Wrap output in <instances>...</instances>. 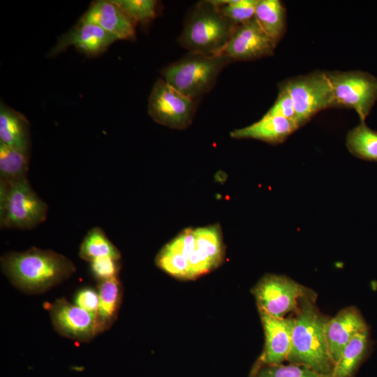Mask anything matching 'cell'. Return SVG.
Here are the masks:
<instances>
[{
	"instance_id": "obj_11",
	"label": "cell",
	"mask_w": 377,
	"mask_h": 377,
	"mask_svg": "<svg viewBox=\"0 0 377 377\" xmlns=\"http://www.w3.org/2000/svg\"><path fill=\"white\" fill-rule=\"evenodd\" d=\"M276 45L253 17L237 26L221 54L231 60L250 61L273 54Z\"/></svg>"
},
{
	"instance_id": "obj_21",
	"label": "cell",
	"mask_w": 377,
	"mask_h": 377,
	"mask_svg": "<svg viewBox=\"0 0 377 377\" xmlns=\"http://www.w3.org/2000/svg\"><path fill=\"white\" fill-rule=\"evenodd\" d=\"M346 145L355 156L377 162V131L367 126L365 122H360L348 131Z\"/></svg>"
},
{
	"instance_id": "obj_32",
	"label": "cell",
	"mask_w": 377,
	"mask_h": 377,
	"mask_svg": "<svg viewBox=\"0 0 377 377\" xmlns=\"http://www.w3.org/2000/svg\"><path fill=\"white\" fill-rule=\"evenodd\" d=\"M74 304L96 316L99 305L98 291L88 287L80 289L75 295Z\"/></svg>"
},
{
	"instance_id": "obj_8",
	"label": "cell",
	"mask_w": 377,
	"mask_h": 377,
	"mask_svg": "<svg viewBox=\"0 0 377 377\" xmlns=\"http://www.w3.org/2000/svg\"><path fill=\"white\" fill-rule=\"evenodd\" d=\"M311 289L283 275L267 274L252 289L259 312L276 318L295 313Z\"/></svg>"
},
{
	"instance_id": "obj_12",
	"label": "cell",
	"mask_w": 377,
	"mask_h": 377,
	"mask_svg": "<svg viewBox=\"0 0 377 377\" xmlns=\"http://www.w3.org/2000/svg\"><path fill=\"white\" fill-rule=\"evenodd\" d=\"M265 342L258 364L274 365L287 360L292 346L294 317L276 318L259 312Z\"/></svg>"
},
{
	"instance_id": "obj_7",
	"label": "cell",
	"mask_w": 377,
	"mask_h": 377,
	"mask_svg": "<svg viewBox=\"0 0 377 377\" xmlns=\"http://www.w3.org/2000/svg\"><path fill=\"white\" fill-rule=\"evenodd\" d=\"M333 91L335 106L355 110L364 122L377 101V77L361 71L325 72Z\"/></svg>"
},
{
	"instance_id": "obj_19",
	"label": "cell",
	"mask_w": 377,
	"mask_h": 377,
	"mask_svg": "<svg viewBox=\"0 0 377 377\" xmlns=\"http://www.w3.org/2000/svg\"><path fill=\"white\" fill-rule=\"evenodd\" d=\"M255 19L263 30L277 44L285 31L286 9L279 0H258Z\"/></svg>"
},
{
	"instance_id": "obj_25",
	"label": "cell",
	"mask_w": 377,
	"mask_h": 377,
	"mask_svg": "<svg viewBox=\"0 0 377 377\" xmlns=\"http://www.w3.org/2000/svg\"><path fill=\"white\" fill-rule=\"evenodd\" d=\"M252 377H332L317 373L313 369L297 364L264 365L256 363Z\"/></svg>"
},
{
	"instance_id": "obj_2",
	"label": "cell",
	"mask_w": 377,
	"mask_h": 377,
	"mask_svg": "<svg viewBox=\"0 0 377 377\" xmlns=\"http://www.w3.org/2000/svg\"><path fill=\"white\" fill-rule=\"evenodd\" d=\"M316 294L310 290L301 300L295 313L292 346L287 360L306 366L317 373L332 376L334 364L325 334L329 319L316 305Z\"/></svg>"
},
{
	"instance_id": "obj_4",
	"label": "cell",
	"mask_w": 377,
	"mask_h": 377,
	"mask_svg": "<svg viewBox=\"0 0 377 377\" xmlns=\"http://www.w3.org/2000/svg\"><path fill=\"white\" fill-rule=\"evenodd\" d=\"M47 204L31 187L27 177L0 179V226L1 228L32 229L43 223Z\"/></svg>"
},
{
	"instance_id": "obj_6",
	"label": "cell",
	"mask_w": 377,
	"mask_h": 377,
	"mask_svg": "<svg viewBox=\"0 0 377 377\" xmlns=\"http://www.w3.org/2000/svg\"><path fill=\"white\" fill-rule=\"evenodd\" d=\"M279 87L290 94L298 128L320 111L335 106L334 96L325 72L315 71L281 82Z\"/></svg>"
},
{
	"instance_id": "obj_1",
	"label": "cell",
	"mask_w": 377,
	"mask_h": 377,
	"mask_svg": "<svg viewBox=\"0 0 377 377\" xmlns=\"http://www.w3.org/2000/svg\"><path fill=\"white\" fill-rule=\"evenodd\" d=\"M1 267L15 288L30 295L46 292L68 279L76 270L65 256L36 247L3 255Z\"/></svg>"
},
{
	"instance_id": "obj_17",
	"label": "cell",
	"mask_w": 377,
	"mask_h": 377,
	"mask_svg": "<svg viewBox=\"0 0 377 377\" xmlns=\"http://www.w3.org/2000/svg\"><path fill=\"white\" fill-rule=\"evenodd\" d=\"M0 142L11 147L30 151V123L23 114L2 101L0 104Z\"/></svg>"
},
{
	"instance_id": "obj_13",
	"label": "cell",
	"mask_w": 377,
	"mask_h": 377,
	"mask_svg": "<svg viewBox=\"0 0 377 377\" xmlns=\"http://www.w3.org/2000/svg\"><path fill=\"white\" fill-rule=\"evenodd\" d=\"M360 311L355 306L341 309L325 324V334L328 352L334 366L350 341L358 333L368 330Z\"/></svg>"
},
{
	"instance_id": "obj_18",
	"label": "cell",
	"mask_w": 377,
	"mask_h": 377,
	"mask_svg": "<svg viewBox=\"0 0 377 377\" xmlns=\"http://www.w3.org/2000/svg\"><path fill=\"white\" fill-rule=\"evenodd\" d=\"M99 305L96 313L98 334L110 329L117 318L120 306L122 288L118 278L98 282Z\"/></svg>"
},
{
	"instance_id": "obj_23",
	"label": "cell",
	"mask_w": 377,
	"mask_h": 377,
	"mask_svg": "<svg viewBox=\"0 0 377 377\" xmlns=\"http://www.w3.org/2000/svg\"><path fill=\"white\" fill-rule=\"evenodd\" d=\"M29 154L0 142V179L13 180L27 177Z\"/></svg>"
},
{
	"instance_id": "obj_14",
	"label": "cell",
	"mask_w": 377,
	"mask_h": 377,
	"mask_svg": "<svg viewBox=\"0 0 377 377\" xmlns=\"http://www.w3.org/2000/svg\"><path fill=\"white\" fill-rule=\"evenodd\" d=\"M117 40L114 36L99 26L80 20L72 29L59 38L49 54L55 56L68 47L74 46L87 55L97 56Z\"/></svg>"
},
{
	"instance_id": "obj_30",
	"label": "cell",
	"mask_w": 377,
	"mask_h": 377,
	"mask_svg": "<svg viewBox=\"0 0 377 377\" xmlns=\"http://www.w3.org/2000/svg\"><path fill=\"white\" fill-rule=\"evenodd\" d=\"M265 115L281 117L295 122V111L293 102L290 94L285 89L279 87V93L274 104Z\"/></svg>"
},
{
	"instance_id": "obj_31",
	"label": "cell",
	"mask_w": 377,
	"mask_h": 377,
	"mask_svg": "<svg viewBox=\"0 0 377 377\" xmlns=\"http://www.w3.org/2000/svg\"><path fill=\"white\" fill-rule=\"evenodd\" d=\"M169 250L182 254L189 260L195 248V236L194 230L187 229L171 242L165 246Z\"/></svg>"
},
{
	"instance_id": "obj_10",
	"label": "cell",
	"mask_w": 377,
	"mask_h": 377,
	"mask_svg": "<svg viewBox=\"0 0 377 377\" xmlns=\"http://www.w3.org/2000/svg\"><path fill=\"white\" fill-rule=\"evenodd\" d=\"M49 311L54 329L64 337L88 342L98 334L96 316L65 298L57 300L51 304Z\"/></svg>"
},
{
	"instance_id": "obj_28",
	"label": "cell",
	"mask_w": 377,
	"mask_h": 377,
	"mask_svg": "<svg viewBox=\"0 0 377 377\" xmlns=\"http://www.w3.org/2000/svg\"><path fill=\"white\" fill-rule=\"evenodd\" d=\"M156 262L165 272L178 278L188 279V260L182 254L164 246L157 256Z\"/></svg>"
},
{
	"instance_id": "obj_16",
	"label": "cell",
	"mask_w": 377,
	"mask_h": 377,
	"mask_svg": "<svg viewBox=\"0 0 377 377\" xmlns=\"http://www.w3.org/2000/svg\"><path fill=\"white\" fill-rule=\"evenodd\" d=\"M298 128L293 120L264 115L253 124L232 131L230 136L237 139L251 138L270 144H280Z\"/></svg>"
},
{
	"instance_id": "obj_29",
	"label": "cell",
	"mask_w": 377,
	"mask_h": 377,
	"mask_svg": "<svg viewBox=\"0 0 377 377\" xmlns=\"http://www.w3.org/2000/svg\"><path fill=\"white\" fill-rule=\"evenodd\" d=\"M90 269L98 282L116 278L119 272V260L109 256L96 258L90 262Z\"/></svg>"
},
{
	"instance_id": "obj_27",
	"label": "cell",
	"mask_w": 377,
	"mask_h": 377,
	"mask_svg": "<svg viewBox=\"0 0 377 377\" xmlns=\"http://www.w3.org/2000/svg\"><path fill=\"white\" fill-rule=\"evenodd\" d=\"M258 2V0H228L227 3L216 6L223 16L240 24L254 17Z\"/></svg>"
},
{
	"instance_id": "obj_26",
	"label": "cell",
	"mask_w": 377,
	"mask_h": 377,
	"mask_svg": "<svg viewBox=\"0 0 377 377\" xmlns=\"http://www.w3.org/2000/svg\"><path fill=\"white\" fill-rule=\"evenodd\" d=\"M135 23L145 24L156 14L157 1L154 0H112Z\"/></svg>"
},
{
	"instance_id": "obj_20",
	"label": "cell",
	"mask_w": 377,
	"mask_h": 377,
	"mask_svg": "<svg viewBox=\"0 0 377 377\" xmlns=\"http://www.w3.org/2000/svg\"><path fill=\"white\" fill-rule=\"evenodd\" d=\"M370 346L369 329L357 334L344 348L332 377H352Z\"/></svg>"
},
{
	"instance_id": "obj_22",
	"label": "cell",
	"mask_w": 377,
	"mask_h": 377,
	"mask_svg": "<svg viewBox=\"0 0 377 377\" xmlns=\"http://www.w3.org/2000/svg\"><path fill=\"white\" fill-rule=\"evenodd\" d=\"M79 256L90 263L104 256L119 260L121 253L101 228L94 227L87 232L81 242Z\"/></svg>"
},
{
	"instance_id": "obj_15",
	"label": "cell",
	"mask_w": 377,
	"mask_h": 377,
	"mask_svg": "<svg viewBox=\"0 0 377 377\" xmlns=\"http://www.w3.org/2000/svg\"><path fill=\"white\" fill-rule=\"evenodd\" d=\"M80 20L99 26L117 40L135 38V23L112 0L94 1Z\"/></svg>"
},
{
	"instance_id": "obj_9",
	"label": "cell",
	"mask_w": 377,
	"mask_h": 377,
	"mask_svg": "<svg viewBox=\"0 0 377 377\" xmlns=\"http://www.w3.org/2000/svg\"><path fill=\"white\" fill-rule=\"evenodd\" d=\"M195 103L163 78L154 84L148 100V112L157 123L174 128H184L191 124Z\"/></svg>"
},
{
	"instance_id": "obj_24",
	"label": "cell",
	"mask_w": 377,
	"mask_h": 377,
	"mask_svg": "<svg viewBox=\"0 0 377 377\" xmlns=\"http://www.w3.org/2000/svg\"><path fill=\"white\" fill-rule=\"evenodd\" d=\"M194 233L195 251L216 267L222 258L221 237L218 228L216 226L199 228L194 230Z\"/></svg>"
},
{
	"instance_id": "obj_3",
	"label": "cell",
	"mask_w": 377,
	"mask_h": 377,
	"mask_svg": "<svg viewBox=\"0 0 377 377\" xmlns=\"http://www.w3.org/2000/svg\"><path fill=\"white\" fill-rule=\"evenodd\" d=\"M238 25L223 16L212 1H205L187 16L178 41L191 53L221 54Z\"/></svg>"
},
{
	"instance_id": "obj_5",
	"label": "cell",
	"mask_w": 377,
	"mask_h": 377,
	"mask_svg": "<svg viewBox=\"0 0 377 377\" xmlns=\"http://www.w3.org/2000/svg\"><path fill=\"white\" fill-rule=\"evenodd\" d=\"M232 60L223 54L191 53L165 67L163 79L191 98H198L214 86L223 68Z\"/></svg>"
}]
</instances>
